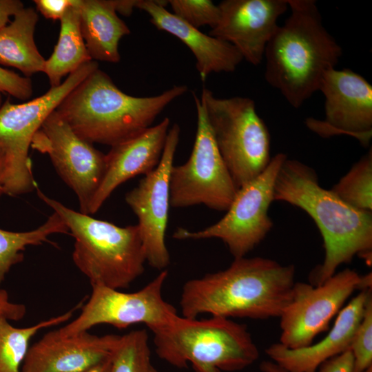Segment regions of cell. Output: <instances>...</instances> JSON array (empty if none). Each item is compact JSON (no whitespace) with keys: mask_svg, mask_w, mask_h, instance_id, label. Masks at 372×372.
<instances>
[{"mask_svg":"<svg viewBox=\"0 0 372 372\" xmlns=\"http://www.w3.org/2000/svg\"><path fill=\"white\" fill-rule=\"evenodd\" d=\"M295 282L293 265L259 256L234 258L227 269L185 283L179 302L182 316L279 318Z\"/></svg>","mask_w":372,"mask_h":372,"instance_id":"cell-1","label":"cell"},{"mask_svg":"<svg viewBox=\"0 0 372 372\" xmlns=\"http://www.w3.org/2000/svg\"><path fill=\"white\" fill-rule=\"evenodd\" d=\"M274 200L304 210L316 223L323 239L324 258L310 274V283L319 285L355 256L369 265L372 257V212L357 209L322 187L314 169L287 158L274 184Z\"/></svg>","mask_w":372,"mask_h":372,"instance_id":"cell-2","label":"cell"},{"mask_svg":"<svg viewBox=\"0 0 372 372\" xmlns=\"http://www.w3.org/2000/svg\"><path fill=\"white\" fill-rule=\"evenodd\" d=\"M290 14L265 49V78L294 108L316 92L342 49L327 31L315 0H287Z\"/></svg>","mask_w":372,"mask_h":372,"instance_id":"cell-3","label":"cell"},{"mask_svg":"<svg viewBox=\"0 0 372 372\" xmlns=\"http://www.w3.org/2000/svg\"><path fill=\"white\" fill-rule=\"evenodd\" d=\"M187 91V85H182L156 96H130L98 68L65 97L56 111L83 139L112 147L149 127L171 102Z\"/></svg>","mask_w":372,"mask_h":372,"instance_id":"cell-4","label":"cell"},{"mask_svg":"<svg viewBox=\"0 0 372 372\" xmlns=\"http://www.w3.org/2000/svg\"><path fill=\"white\" fill-rule=\"evenodd\" d=\"M37 192L74 237L73 261L91 285L125 289L143 274L146 257L137 225L118 227L70 209L38 187Z\"/></svg>","mask_w":372,"mask_h":372,"instance_id":"cell-5","label":"cell"},{"mask_svg":"<svg viewBox=\"0 0 372 372\" xmlns=\"http://www.w3.org/2000/svg\"><path fill=\"white\" fill-rule=\"evenodd\" d=\"M152 333L161 359L180 369L191 363L196 372L240 371L260 354L247 327L227 318L178 316Z\"/></svg>","mask_w":372,"mask_h":372,"instance_id":"cell-6","label":"cell"},{"mask_svg":"<svg viewBox=\"0 0 372 372\" xmlns=\"http://www.w3.org/2000/svg\"><path fill=\"white\" fill-rule=\"evenodd\" d=\"M200 100L222 158L239 189L262 174L271 159L267 127L249 97L218 98L203 87Z\"/></svg>","mask_w":372,"mask_h":372,"instance_id":"cell-7","label":"cell"},{"mask_svg":"<svg viewBox=\"0 0 372 372\" xmlns=\"http://www.w3.org/2000/svg\"><path fill=\"white\" fill-rule=\"evenodd\" d=\"M96 61L82 65L57 87L27 102L6 101L0 107V150L3 155V193L11 196L37 189L28 155L32 140L46 118L65 97L90 73Z\"/></svg>","mask_w":372,"mask_h":372,"instance_id":"cell-8","label":"cell"},{"mask_svg":"<svg viewBox=\"0 0 372 372\" xmlns=\"http://www.w3.org/2000/svg\"><path fill=\"white\" fill-rule=\"evenodd\" d=\"M287 158L278 153L264 172L240 187L225 215L217 223L200 230L178 228L173 238L178 240L218 238L234 258L245 256L260 243L273 227L268 215L274 201V184L278 172Z\"/></svg>","mask_w":372,"mask_h":372,"instance_id":"cell-9","label":"cell"},{"mask_svg":"<svg viewBox=\"0 0 372 372\" xmlns=\"http://www.w3.org/2000/svg\"><path fill=\"white\" fill-rule=\"evenodd\" d=\"M197 127L193 149L183 164L172 167L170 206L183 208L196 205L227 211L238 188L217 147L205 108L194 94Z\"/></svg>","mask_w":372,"mask_h":372,"instance_id":"cell-10","label":"cell"},{"mask_svg":"<svg viewBox=\"0 0 372 372\" xmlns=\"http://www.w3.org/2000/svg\"><path fill=\"white\" fill-rule=\"evenodd\" d=\"M371 273L360 276L345 269L319 285L296 282L290 299L280 316V342L289 349L312 344L314 338L327 331L355 290L371 289Z\"/></svg>","mask_w":372,"mask_h":372,"instance_id":"cell-11","label":"cell"},{"mask_svg":"<svg viewBox=\"0 0 372 372\" xmlns=\"http://www.w3.org/2000/svg\"><path fill=\"white\" fill-rule=\"evenodd\" d=\"M166 269L138 291L126 293L102 285H92L91 296L79 316L57 330L62 336L87 331L107 324L118 329L143 323L152 332L172 324L179 316L162 296Z\"/></svg>","mask_w":372,"mask_h":372,"instance_id":"cell-12","label":"cell"},{"mask_svg":"<svg viewBox=\"0 0 372 372\" xmlns=\"http://www.w3.org/2000/svg\"><path fill=\"white\" fill-rule=\"evenodd\" d=\"M30 147L49 156L59 176L76 194L81 212L89 215L105 172V154L78 136L56 110L37 132Z\"/></svg>","mask_w":372,"mask_h":372,"instance_id":"cell-13","label":"cell"},{"mask_svg":"<svg viewBox=\"0 0 372 372\" xmlns=\"http://www.w3.org/2000/svg\"><path fill=\"white\" fill-rule=\"evenodd\" d=\"M180 132L176 123L169 128L158 165L125 195L126 203L138 218L146 262L160 271L170 263L165 232L171 207L169 176Z\"/></svg>","mask_w":372,"mask_h":372,"instance_id":"cell-14","label":"cell"},{"mask_svg":"<svg viewBox=\"0 0 372 372\" xmlns=\"http://www.w3.org/2000/svg\"><path fill=\"white\" fill-rule=\"evenodd\" d=\"M319 90L324 97V120L307 118V125L324 137L347 134L367 146L372 135V86L360 74L329 70Z\"/></svg>","mask_w":372,"mask_h":372,"instance_id":"cell-15","label":"cell"},{"mask_svg":"<svg viewBox=\"0 0 372 372\" xmlns=\"http://www.w3.org/2000/svg\"><path fill=\"white\" fill-rule=\"evenodd\" d=\"M218 6L220 18L209 34L232 45L251 65L260 64L287 0H224Z\"/></svg>","mask_w":372,"mask_h":372,"instance_id":"cell-16","label":"cell"},{"mask_svg":"<svg viewBox=\"0 0 372 372\" xmlns=\"http://www.w3.org/2000/svg\"><path fill=\"white\" fill-rule=\"evenodd\" d=\"M119 337L50 331L29 347L21 372H87L110 357Z\"/></svg>","mask_w":372,"mask_h":372,"instance_id":"cell-17","label":"cell"},{"mask_svg":"<svg viewBox=\"0 0 372 372\" xmlns=\"http://www.w3.org/2000/svg\"><path fill=\"white\" fill-rule=\"evenodd\" d=\"M165 117L138 134L111 147L105 154L101 183L91 202L89 215L96 212L116 187L129 179L152 172L158 165L169 130Z\"/></svg>","mask_w":372,"mask_h":372,"instance_id":"cell-18","label":"cell"},{"mask_svg":"<svg viewBox=\"0 0 372 372\" xmlns=\"http://www.w3.org/2000/svg\"><path fill=\"white\" fill-rule=\"evenodd\" d=\"M371 293V289L361 290L340 311L331 329L320 342L295 349L275 343L266 349V354L288 372H317L323 362L350 350Z\"/></svg>","mask_w":372,"mask_h":372,"instance_id":"cell-19","label":"cell"},{"mask_svg":"<svg viewBox=\"0 0 372 372\" xmlns=\"http://www.w3.org/2000/svg\"><path fill=\"white\" fill-rule=\"evenodd\" d=\"M168 1L138 0L136 8L147 12L150 22L185 43L194 54L202 81L212 72H231L243 60L230 43L206 34L165 8Z\"/></svg>","mask_w":372,"mask_h":372,"instance_id":"cell-20","label":"cell"},{"mask_svg":"<svg viewBox=\"0 0 372 372\" xmlns=\"http://www.w3.org/2000/svg\"><path fill=\"white\" fill-rule=\"evenodd\" d=\"M79 25L88 53L93 61L118 63V43L130 33L117 15L113 0H79Z\"/></svg>","mask_w":372,"mask_h":372,"instance_id":"cell-21","label":"cell"},{"mask_svg":"<svg viewBox=\"0 0 372 372\" xmlns=\"http://www.w3.org/2000/svg\"><path fill=\"white\" fill-rule=\"evenodd\" d=\"M38 19L34 9L23 8L0 30V66L17 68L29 78L43 72L45 59L34 39Z\"/></svg>","mask_w":372,"mask_h":372,"instance_id":"cell-22","label":"cell"},{"mask_svg":"<svg viewBox=\"0 0 372 372\" xmlns=\"http://www.w3.org/2000/svg\"><path fill=\"white\" fill-rule=\"evenodd\" d=\"M78 2L75 0L60 19L57 43L51 56L45 59L43 72L48 76L51 87L59 86L63 76L92 61L80 28Z\"/></svg>","mask_w":372,"mask_h":372,"instance_id":"cell-23","label":"cell"},{"mask_svg":"<svg viewBox=\"0 0 372 372\" xmlns=\"http://www.w3.org/2000/svg\"><path fill=\"white\" fill-rule=\"evenodd\" d=\"M54 234H70L63 219L56 213L38 228L28 231L14 232L0 229V282L11 267L23 259V251L30 245L49 242Z\"/></svg>","mask_w":372,"mask_h":372,"instance_id":"cell-24","label":"cell"},{"mask_svg":"<svg viewBox=\"0 0 372 372\" xmlns=\"http://www.w3.org/2000/svg\"><path fill=\"white\" fill-rule=\"evenodd\" d=\"M75 309L41 321L34 325L17 328L8 320H0V372H21L31 338L41 329L68 320Z\"/></svg>","mask_w":372,"mask_h":372,"instance_id":"cell-25","label":"cell"},{"mask_svg":"<svg viewBox=\"0 0 372 372\" xmlns=\"http://www.w3.org/2000/svg\"><path fill=\"white\" fill-rule=\"evenodd\" d=\"M331 190L350 206L372 212L371 147Z\"/></svg>","mask_w":372,"mask_h":372,"instance_id":"cell-26","label":"cell"},{"mask_svg":"<svg viewBox=\"0 0 372 372\" xmlns=\"http://www.w3.org/2000/svg\"><path fill=\"white\" fill-rule=\"evenodd\" d=\"M150 348L145 330L132 331L119 339L111 354L109 372H150Z\"/></svg>","mask_w":372,"mask_h":372,"instance_id":"cell-27","label":"cell"},{"mask_svg":"<svg viewBox=\"0 0 372 372\" xmlns=\"http://www.w3.org/2000/svg\"><path fill=\"white\" fill-rule=\"evenodd\" d=\"M173 14L188 23L199 28L209 25L214 28L220 18V9L210 0H169Z\"/></svg>","mask_w":372,"mask_h":372,"instance_id":"cell-28","label":"cell"},{"mask_svg":"<svg viewBox=\"0 0 372 372\" xmlns=\"http://www.w3.org/2000/svg\"><path fill=\"white\" fill-rule=\"evenodd\" d=\"M353 372H362L372 366V295H369L362 320L355 331L350 349Z\"/></svg>","mask_w":372,"mask_h":372,"instance_id":"cell-29","label":"cell"},{"mask_svg":"<svg viewBox=\"0 0 372 372\" xmlns=\"http://www.w3.org/2000/svg\"><path fill=\"white\" fill-rule=\"evenodd\" d=\"M0 92L19 100H27L32 95L31 79L0 66Z\"/></svg>","mask_w":372,"mask_h":372,"instance_id":"cell-30","label":"cell"},{"mask_svg":"<svg viewBox=\"0 0 372 372\" xmlns=\"http://www.w3.org/2000/svg\"><path fill=\"white\" fill-rule=\"evenodd\" d=\"M34 2L45 18L60 20L75 0H34Z\"/></svg>","mask_w":372,"mask_h":372,"instance_id":"cell-31","label":"cell"},{"mask_svg":"<svg viewBox=\"0 0 372 372\" xmlns=\"http://www.w3.org/2000/svg\"><path fill=\"white\" fill-rule=\"evenodd\" d=\"M318 370V372H353V358L351 350L327 360Z\"/></svg>","mask_w":372,"mask_h":372,"instance_id":"cell-32","label":"cell"},{"mask_svg":"<svg viewBox=\"0 0 372 372\" xmlns=\"http://www.w3.org/2000/svg\"><path fill=\"white\" fill-rule=\"evenodd\" d=\"M25 313L24 304L12 302L10 300L8 292L0 289V320L19 321Z\"/></svg>","mask_w":372,"mask_h":372,"instance_id":"cell-33","label":"cell"},{"mask_svg":"<svg viewBox=\"0 0 372 372\" xmlns=\"http://www.w3.org/2000/svg\"><path fill=\"white\" fill-rule=\"evenodd\" d=\"M19 0H0V30L7 25L10 19L23 8Z\"/></svg>","mask_w":372,"mask_h":372,"instance_id":"cell-34","label":"cell"},{"mask_svg":"<svg viewBox=\"0 0 372 372\" xmlns=\"http://www.w3.org/2000/svg\"><path fill=\"white\" fill-rule=\"evenodd\" d=\"M138 0H113L116 12L124 16H130L136 6Z\"/></svg>","mask_w":372,"mask_h":372,"instance_id":"cell-35","label":"cell"},{"mask_svg":"<svg viewBox=\"0 0 372 372\" xmlns=\"http://www.w3.org/2000/svg\"><path fill=\"white\" fill-rule=\"evenodd\" d=\"M260 369L262 372H288L271 360L262 361L260 364Z\"/></svg>","mask_w":372,"mask_h":372,"instance_id":"cell-36","label":"cell"},{"mask_svg":"<svg viewBox=\"0 0 372 372\" xmlns=\"http://www.w3.org/2000/svg\"><path fill=\"white\" fill-rule=\"evenodd\" d=\"M111 365V355L110 357L101 362L99 365L87 371V372H109Z\"/></svg>","mask_w":372,"mask_h":372,"instance_id":"cell-37","label":"cell"},{"mask_svg":"<svg viewBox=\"0 0 372 372\" xmlns=\"http://www.w3.org/2000/svg\"><path fill=\"white\" fill-rule=\"evenodd\" d=\"M3 172H4L3 155L1 151L0 150V196L3 193Z\"/></svg>","mask_w":372,"mask_h":372,"instance_id":"cell-38","label":"cell"},{"mask_svg":"<svg viewBox=\"0 0 372 372\" xmlns=\"http://www.w3.org/2000/svg\"><path fill=\"white\" fill-rule=\"evenodd\" d=\"M362 372H372V366L367 368L366 369H365L364 371H363Z\"/></svg>","mask_w":372,"mask_h":372,"instance_id":"cell-39","label":"cell"},{"mask_svg":"<svg viewBox=\"0 0 372 372\" xmlns=\"http://www.w3.org/2000/svg\"><path fill=\"white\" fill-rule=\"evenodd\" d=\"M2 103H3L2 95H1V93L0 92V107L1 106Z\"/></svg>","mask_w":372,"mask_h":372,"instance_id":"cell-40","label":"cell"},{"mask_svg":"<svg viewBox=\"0 0 372 372\" xmlns=\"http://www.w3.org/2000/svg\"><path fill=\"white\" fill-rule=\"evenodd\" d=\"M150 372H158V371H156L154 367H152V370Z\"/></svg>","mask_w":372,"mask_h":372,"instance_id":"cell-41","label":"cell"}]
</instances>
